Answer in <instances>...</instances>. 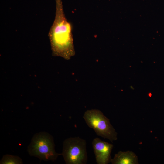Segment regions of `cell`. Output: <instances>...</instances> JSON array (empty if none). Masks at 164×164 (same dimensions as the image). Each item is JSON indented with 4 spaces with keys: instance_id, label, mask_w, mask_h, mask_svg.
I'll return each mask as SVG.
<instances>
[{
    "instance_id": "1",
    "label": "cell",
    "mask_w": 164,
    "mask_h": 164,
    "mask_svg": "<svg viewBox=\"0 0 164 164\" xmlns=\"http://www.w3.org/2000/svg\"><path fill=\"white\" fill-rule=\"evenodd\" d=\"M56 2L55 18L48 36L53 55L68 60L75 54L72 26L66 18L61 0Z\"/></svg>"
},
{
    "instance_id": "2",
    "label": "cell",
    "mask_w": 164,
    "mask_h": 164,
    "mask_svg": "<svg viewBox=\"0 0 164 164\" xmlns=\"http://www.w3.org/2000/svg\"><path fill=\"white\" fill-rule=\"evenodd\" d=\"M28 151L30 155L45 161H54L62 155L55 151L53 137L45 132L34 135L28 147Z\"/></svg>"
},
{
    "instance_id": "3",
    "label": "cell",
    "mask_w": 164,
    "mask_h": 164,
    "mask_svg": "<svg viewBox=\"0 0 164 164\" xmlns=\"http://www.w3.org/2000/svg\"><path fill=\"white\" fill-rule=\"evenodd\" d=\"M83 118L88 127L92 128L99 136L111 142L117 139V133L110 123L109 119L98 109L87 110Z\"/></svg>"
},
{
    "instance_id": "4",
    "label": "cell",
    "mask_w": 164,
    "mask_h": 164,
    "mask_svg": "<svg viewBox=\"0 0 164 164\" xmlns=\"http://www.w3.org/2000/svg\"><path fill=\"white\" fill-rule=\"evenodd\" d=\"M86 142L78 137H70L63 142L62 155L66 164H85L87 156Z\"/></svg>"
},
{
    "instance_id": "5",
    "label": "cell",
    "mask_w": 164,
    "mask_h": 164,
    "mask_svg": "<svg viewBox=\"0 0 164 164\" xmlns=\"http://www.w3.org/2000/svg\"><path fill=\"white\" fill-rule=\"evenodd\" d=\"M92 144L97 164H107L111 162V154L113 147L112 144L96 138L93 140Z\"/></svg>"
},
{
    "instance_id": "6",
    "label": "cell",
    "mask_w": 164,
    "mask_h": 164,
    "mask_svg": "<svg viewBox=\"0 0 164 164\" xmlns=\"http://www.w3.org/2000/svg\"><path fill=\"white\" fill-rule=\"evenodd\" d=\"M112 164H137L138 159L136 154L132 151H120L111 159Z\"/></svg>"
},
{
    "instance_id": "7",
    "label": "cell",
    "mask_w": 164,
    "mask_h": 164,
    "mask_svg": "<svg viewBox=\"0 0 164 164\" xmlns=\"http://www.w3.org/2000/svg\"><path fill=\"white\" fill-rule=\"evenodd\" d=\"M23 163L21 158L9 155H4L0 162L1 164H20Z\"/></svg>"
}]
</instances>
